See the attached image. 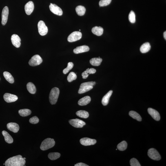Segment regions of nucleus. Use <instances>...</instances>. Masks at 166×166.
<instances>
[{
    "instance_id": "nucleus-1",
    "label": "nucleus",
    "mask_w": 166,
    "mask_h": 166,
    "mask_svg": "<svg viewBox=\"0 0 166 166\" xmlns=\"http://www.w3.org/2000/svg\"><path fill=\"white\" fill-rule=\"evenodd\" d=\"M26 163L25 160L24 159L21 155H18L7 159L5 162L6 166H23Z\"/></svg>"
},
{
    "instance_id": "nucleus-2",
    "label": "nucleus",
    "mask_w": 166,
    "mask_h": 166,
    "mask_svg": "<svg viewBox=\"0 0 166 166\" xmlns=\"http://www.w3.org/2000/svg\"><path fill=\"white\" fill-rule=\"evenodd\" d=\"M96 84L95 82H89L81 84L80 85L78 93L79 94H83L92 89Z\"/></svg>"
},
{
    "instance_id": "nucleus-3",
    "label": "nucleus",
    "mask_w": 166,
    "mask_h": 166,
    "mask_svg": "<svg viewBox=\"0 0 166 166\" xmlns=\"http://www.w3.org/2000/svg\"><path fill=\"white\" fill-rule=\"evenodd\" d=\"M59 90L57 87H55L51 90L49 94V101L51 104H55L57 101L59 94Z\"/></svg>"
},
{
    "instance_id": "nucleus-4",
    "label": "nucleus",
    "mask_w": 166,
    "mask_h": 166,
    "mask_svg": "<svg viewBox=\"0 0 166 166\" xmlns=\"http://www.w3.org/2000/svg\"><path fill=\"white\" fill-rule=\"evenodd\" d=\"M55 144V142L53 139L47 138L42 142L40 147L42 150L45 151L54 147Z\"/></svg>"
},
{
    "instance_id": "nucleus-5",
    "label": "nucleus",
    "mask_w": 166,
    "mask_h": 166,
    "mask_svg": "<svg viewBox=\"0 0 166 166\" xmlns=\"http://www.w3.org/2000/svg\"><path fill=\"white\" fill-rule=\"evenodd\" d=\"M43 60L41 56L36 54L31 58L29 62V64L31 66L34 67L41 64Z\"/></svg>"
},
{
    "instance_id": "nucleus-6",
    "label": "nucleus",
    "mask_w": 166,
    "mask_h": 166,
    "mask_svg": "<svg viewBox=\"0 0 166 166\" xmlns=\"http://www.w3.org/2000/svg\"><path fill=\"white\" fill-rule=\"evenodd\" d=\"M38 32L40 35L44 36L47 34L48 31V28L43 21H40L38 24Z\"/></svg>"
},
{
    "instance_id": "nucleus-7",
    "label": "nucleus",
    "mask_w": 166,
    "mask_h": 166,
    "mask_svg": "<svg viewBox=\"0 0 166 166\" xmlns=\"http://www.w3.org/2000/svg\"><path fill=\"white\" fill-rule=\"evenodd\" d=\"M148 155L153 160H159L161 159V156L159 153L154 148H151L149 149L148 152Z\"/></svg>"
},
{
    "instance_id": "nucleus-8",
    "label": "nucleus",
    "mask_w": 166,
    "mask_h": 166,
    "mask_svg": "<svg viewBox=\"0 0 166 166\" xmlns=\"http://www.w3.org/2000/svg\"><path fill=\"white\" fill-rule=\"evenodd\" d=\"M82 37V34L78 31L73 32L68 36L67 40L69 42H73L80 40Z\"/></svg>"
},
{
    "instance_id": "nucleus-9",
    "label": "nucleus",
    "mask_w": 166,
    "mask_h": 166,
    "mask_svg": "<svg viewBox=\"0 0 166 166\" xmlns=\"http://www.w3.org/2000/svg\"><path fill=\"white\" fill-rule=\"evenodd\" d=\"M69 122L72 126L77 128L83 127L85 125V122L78 119H71Z\"/></svg>"
},
{
    "instance_id": "nucleus-10",
    "label": "nucleus",
    "mask_w": 166,
    "mask_h": 166,
    "mask_svg": "<svg viewBox=\"0 0 166 166\" xmlns=\"http://www.w3.org/2000/svg\"><path fill=\"white\" fill-rule=\"evenodd\" d=\"M49 8L51 12L56 15L61 16L63 14V12L62 9L55 4L51 3Z\"/></svg>"
},
{
    "instance_id": "nucleus-11",
    "label": "nucleus",
    "mask_w": 166,
    "mask_h": 166,
    "mask_svg": "<svg viewBox=\"0 0 166 166\" xmlns=\"http://www.w3.org/2000/svg\"><path fill=\"white\" fill-rule=\"evenodd\" d=\"M9 9L8 7L5 6L3 8L2 14V24L3 26L6 24L8 21Z\"/></svg>"
},
{
    "instance_id": "nucleus-12",
    "label": "nucleus",
    "mask_w": 166,
    "mask_h": 166,
    "mask_svg": "<svg viewBox=\"0 0 166 166\" xmlns=\"http://www.w3.org/2000/svg\"><path fill=\"white\" fill-rule=\"evenodd\" d=\"M80 143L82 145L84 146L94 145L96 143L97 141L95 139H92L87 138H81L80 140Z\"/></svg>"
},
{
    "instance_id": "nucleus-13",
    "label": "nucleus",
    "mask_w": 166,
    "mask_h": 166,
    "mask_svg": "<svg viewBox=\"0 0 166 166\" xmlns=\"http://www.w3.org/2000/svg\"><path fill=\"white\" fill-rule=\"evenodd\" d=\"M3 98L7 103H12L17 101L18 98L17 96L15 95L6 93L3 95Z\"/></svg>"
},
{
    "instance_id": "nucleus-14",
    "label": "nucleus",
    "mask_w": 166,
    "mask_h": 166,
    "mask_svg": "<svg viewBox=\"0 0 166 166\" xmlns=\"http://www.w3.org/2000/svg\"><path fill=\"white\" fill-rule=\"evenodd\" d=\"M11 40L12 44L16 48H19L21 46V40L17 34H13L11 38Z\"/></svg>"
},
{
    "instance_id": "nucleus-15",
    "label": "nucleus",
    "mask_w": 166,
    "mask_h": 166,
    "mask_svg": "<svg viewBox=\"0 0 166 166\" xmlns=\"http://www.w3.org/2000/svg\"><path fill=\"white\" fill-rule=\"evenodd\" d=\"M34 6L33 2L29 1L25 6V10L26 13L28 15H30L34 10Z\"/></svg>"
},
{
    "instance_id": "nucleus-16",
    "label": "nucleus",
    "mask_w": 166,
    "mask_h": 166,
    "mask_svg": "<svg viewBox=\"0 0 166 166\" xmlns=\"http://www.w3.org/2000/svg\"><path fill=\"white\" fill-rule=\"evenodd\" d=\"M148 112L152 117L156 121H159L160 119V116L159 113L155 109L150 108L148 109Z\"/></svg>"
},
{
    "instance_id": "nucleus-17",
    "label": "nucleus",
    "mask_w": 166,
    "mask_h": 166,
    "mask_svg": "<svg viewBox=\"0 0 166 166\" xmlns=\"http://www.w3.org/2000/svg\"><path fill=\"white\" fill-rule=\"evenodd\" d=\"M7 128L9 130L14 133L18 132L19 129V125L14 123H10L7 124Z\"/></svg>"
},
{
    "instance_id": "nucleus-18",
    "label": "nucleus",
    "mask_w": 166,
    "mask_h": 166,
    "mask_svg": "<svg viewBox=\"0 0 166 166\" xmlns=\"http://www.w3.org/2000/svg\"><path fill=\"white\" fill-rule=\"evenodd\" d=\"M90 50V48L88 46L86 45L78 47L74 49L73 52L75 54H78L83 52H88Z\"/></svg>"
},
{
    "instance_id": "nucleus-19",
    "label": "nucleus",
    "mask_w": 166,
    "mask_h": 166,
    "mask_svg": "<svg viewBox=\"0 0 166 166\" xmlns=\"http://www.w3.org/2000/svg\"><path fill=\"white\" fill-rule=\"evenodd\" d=\"M91 100L90 96H85L79 100L78 102V104L81 106L86 105L90 103Z\"/></svg>"
},
{
    "instance_id": "nucleus-20",
    "label": "nucleus",
    "mask_w": 166,
    "mask_h": 166,
    "mask_svg": "<svg viewBox=\"0 0 166 166\" xmlns=\"http://www.w3.org/2000/svg\"><path fill=\"white\" fill-rule=\"evenodd\" d=\"M113 91L111 90L104 96L102 99V103L103 105H107L108 104L109 98L112 95Z\"/></svg>"
},
{
    "instance_id": "nucleus-21",
    "label": "nucleus",
    "mask_w": 166,
    "mask_h": 166,
    "mask_svg": "<svg viewBox=\"0 0 166 166\" xmlns=\"http://www.w3.org/2000/svg\"><path fill=\"white\" fill-rule=\"evenodd\" d=\"M96 72L95 69L93 68L90 69L88 68L84 72L82 73V75L83 79H86L89 75V74H94Z\"/></svg>"
},
{
    "instance_id": "nucleus-22",
    "label": "nucleus",
    "mask_w": 166,
    "mask_h": 166,
    "mask_svg": "<svg viewBox=\"0 0 166 166\" xmlns=\"http://www.w3.org/2000/svg\"><path fill=\"white\" fill-rule=\"evenodd\" d=\"M93 33L98 36H101L103 33V29L101 27H95L92 28Z\"/></svg>"
},
{
    "instance_id": "nucleus-23",
    "label": "nucleus",
    "mask_w": 166,
    "mask_h": 166,
    "mask_svg": "<svg viewBox=\"0 0 166 166\" xmlns=\"http://www.w3.org/2000/svg\"><path fill=\"white\" fill-rule=\"evenodd\" d=\"M151 49L150 43L148 42L144 43L141 46L140 48V51L142 53H145L148 52Z\"/></svg>"
},
{
    "instance_id": "nucleus-24",
    "label": "nucleus",
    "mask_w": 166,
    "mask_h": 166,
    "mask_svg": "<svg viewBox=\"0 0 166 166\" xmlns=\"http://www.w3.org/2000/svg\"><path fill=\"white\" fill-rule=\"evenodd\" d=\"M2 134L4 137L5 141L6 143L9 144H11L13 143V139L8 132L3 130L2 132Z\"/></svg>"
},
{
    "instance_id": "nucleus-25",
    "label": "nucleus",
    "mask_w": 166,
    "mask_h": 166,
    "mask_svg": "<svg viewBox=\"0 0 166 166\" xmlns=\"http://www.w3.org/2000/svg\"><path fill=\"white\" fill-rule=\"evenodd\" d=\"M103 61L100 58H92L90 60V64L94 66H98L101 64Z\"/></svg>"
},
{
    "instance_id": "nucleus-26",
    "label": "nucleus",
    "mask_w": 166,
    "mask_h": 166,
    "mask_svg": "<svg viewBox=\"0 0 166 166\" xmlns=\"http://www.w3.org/2000/svg\"><path fill=\"white\" fill-rule=\"evenodd\" d=\"M27 87L29 92L31 94H34L36 92V87L33 83L29 82L27 84Z\"/></svg>"
},
{
    "instance_id": "nucleus-27",
    "label": "nucleus",
    "mask_w": 166,
    "mask_h": 166,
    "mask_svg": "<svg viewBox=\"0 0 166 166\" xmlns=\"http://www.w3.org/2000/svg\"><path fill=\"white\" fill-rule=\"evenodd\" d=\"M3 76L7 80L9 83H13L14 82V79L13 77L10 73L7 72H5L3 73Z\"/></svg>"
},
{
    "instance_id": "nucleus-28",
    "label": "nucleus",
    "mask_w": 166,
    "mask_h": 166,
    "mask_svg": "<svg viewBox=\"0 0 166 166\" xmlns=\"http://www.w3.org/2000/svg\"><path fill=\"white\" fill-rule=\"evenodd\" d=\"M129 115L134 119L138 121H141L142 118L140 115L134 111H131L129 112Z\"/></svg>"
},
{
    "instance_id": "nucleus-29",
    "label": "nucleus",
    "mask_w": 166,
    "mask_h": 166,
    "mask_svg": "<svg viewBox=\"0 0 166 166\" xmlns=\"http://www.w3.org/2000/svg\"><path fill=\"white\" fill-rule=\"evenodd\" d=\"M77 13L79 16H82L84 15L86 11L85 7L82 6H78L76 9Z\"/></svg>"
},
{
    "instance_id": "nucleus-30",
    "label": "nucleus",
    "mask_w": 166,
    "mask_h": 166,
    "mask_svg": "<svg viewBox=\"0 0 166 166\" xmlns=\"http://www.w3.org/2000/svg\"><path fill=\"white\" fill-rule=\"evenodd\" d=\"M18 112L20 115L25 117L30 115L31 114L32 112L29 109H20Z\"/></svg>"
},
{
    "instance_id": "nucleus-31",
    "label": "nucleus",
    "mask_w": 166,
    "mask_h": 166,
    "mask_svg": "<svg viewBox=\"0 0 166 166\" xmlns=\"http://www.w3.org/2000/svg\"><path fill=\"white\" fill-rule=\"evenodd\" d=\"M77 115L79 117L84 118H87L89 117V114L88 112L85 110H80L76 113Z\"/></svg>"
},
{
    "instance_id": "nucleus-32",
    "label": "nucleus",
    "mask_w": 166,
    "mask_h": 166,
    "mask_svg": "<svg viewBox=\"0 0 166 166\" xmlns=\"http://www.w3.org/2000/svg\"><path fill=\"white\" fill-rule=\"evenodd\" d=\"M61 156V154L59 153H51L48 155V157L52 160H54L58 159Z\"/></svg>"
},
{
    "instance_id": "nucleus-33",
    "label": "nucleus",
    "mask_w": 166,
    "mask_h": 166,
    "mask_svg": "<svg viewBox=\"0 0 166 166\" xmlns=\"http://www.w3.org/2000/svg\"><path fill=\"white\" fill-rule=\"evenodd\" d=\"M127 144L126 142L123 141L119 143L117 145V148L120 151H124L127 149Z\"/></svg>"
},
{
    "instance_id": "nucleus-34",
    "label": "nucleus",
    "mask_w": 166,
    "mask_h": 166,
    "mask_svg": "<svg viewBox=\"0 0 166 166\" xmlns=\"http://www.w3.org/2000/svg\"><path fill=\"white\" fill-rule=\"evenodd\" d=\"M76 75L75 73L74 72H71L69 73L68 76H67V80L69 82H71L76 79Z\"/></svg>"
},
{
    "instance_id": "nucleus-35",
    "label": "nucleus",
    "mask_w": 166,
    "mask_h": 166,
    "mask_svg": "<svg viewBox=\"0 0 166 166\" xmlns=\"http://www.w3.org/2000/svg\"><path fill=\"white\" fill-rule=\"evenodd\" d=\"M129 19L131 23H134L135 22V14L132 11H131L129 14Z\"/></svg>"
},
{
    "instance_id": "nucleus-36",
    "label": "nucleus",
    "mask_w": 166,
    "mask_h": 166,
    "mask_svg": "<svg viewBox=\"0 0 166 166\" xmlns=\"http://www.w3.org/2000/svg\"><path fill=\"white\" fill-rule=\"evenodd\" d=\"M74 67V64L72 62H69L68 63L67 67L66 68L64 69L63 72L64 74H66L68 73Z\"/></svg>"
},
{
    "instance_id": "nucleus-37",
    "label": "nucleus",
    "mask_w": 166,
    "mask_h": 166,
    "mask_svg": "<svg viewBox=\"0 0 166 166\" xmlns=\"http://www.w3.org/2000/svg\"><path fill=\"white\" fill-rule=\"evenodd\" d=\"M112 0H101L99 1V5L100 7H104L107 6L109 5Z\"/></svg>"
},
{
    "instance_id": "nucleus-38",
    "label": "nucleus",
    "mask_w": 166,
    "mask_h": 166,
    "mask_svg": "<svg viewBox=\"0 0 166 166\" xmlns=\"http://www.w3.org/2000/svg\"><path fill=\"white\" fill-rule=\"evenodd\" d=\"M130 163L131 166H141L138 160L134 158L130 160Z\"/></svg>"
},
{
    "instance_id": "nucleus-39",
    "label": "nucleus",
    "mask_w": 166,
    "mask_h": 166,
    "mask_svg": "<svg viewBox=\"0 0 166 166\" xmlns=\"http://www.w3.org/2000/svg\"><path fill=\"white\" fill-rule=\"evenodd\" d=\"M39 120L37 116H35L31 118L29 120V122L32 124H37L39 123Z\"/></svg>"
},
{
    "instance_id": "nucleus-40",
    "label": "nucleus",
    "mask_w": 166,
    "mask_h": 166,
    "mask_svg": "<svg viewBox=\"0 0 166 166\" xmlns=\"http://www.w3.org/2000/svg\"><path fill=\"white\" fill-rule=\"evenodd\" d=\"M75 166H89L88 165H87V164L83 163H78L75 165Z\"/></svg>"
},
{
    "instance_id": "nucleus-41",
    "label": "nucleus",
    "mask_w": 166,
    "mask_h": 166,
    "mask_svg": "<svg viewBox=\"0 0 166 166\" xmlns=\"http://www.w3.org/2000/svg\"><path fill=\"white\" fill-rule=\"evenodd\" d=\"M164 39H165V40L166 39V32L165 31V32H164Z\"/></svg>"
},
{
    "instance_id": "nucleus-42",
    "label": "nucleus",
    "mask_w": 166,
    "mask_h": 166,
    "mask_svg": "<svg viewBox=\"0 0 166 166\" xmlns=\"http://www.w3.org/2000/svg\"><path fill=\"white\" fill-rule=\"evenodd\" d=\"M25 160L26 159V158H23Z\"/></svg>"
},
{
    "instance_id": "nucleus-43",
    "label": "nucleus",
    "mask_w": 166,
    "mask_h": 166,
    "mask_svg": "<svg viewBox=\"0 0 166 166\" xmlns=\"http://www.w3.org/2000/svg\"><path fill=\"white\" fill-rule=\"evenodd\" d=\"M0 79H1V78H0Z\"/></svg>"
}]
</instances>
